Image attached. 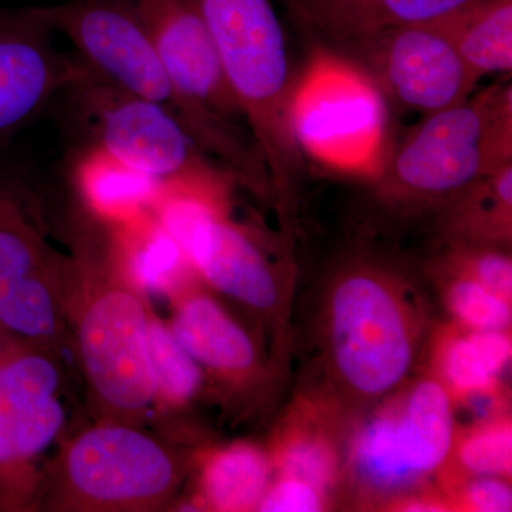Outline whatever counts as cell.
I'll return each mask as SVG.
<instances>
[{
  "label": "cell",
  "instance_id": "cell-15",
  "mask_svg": "<svg viewBox=\"0 0 512 512\" xmlns=\"http://www.w3.org/2000/svg\"><path fill=\"white\" fill-rule=\"evenodd\" d=\"M53 35L39 6L0 9V146L89 72L82 57L56 49Z\"/></svg>",
  "mask_w": 512,
  "mask_h": 512
},
{
  "label": "cell",
  "instance_id": "cell-31",
  "mask_svg": "<svg viewBox=\"0 0 512 512\" xmlns=\"http://www.w3.org/2000/svg\"><path fill=\"white\" fill-rule=\"evenodd\" d=\"M491 372L500 379L508 363L511 362L512 343L507 330H470L466 329Z\"/></svg>",
  "mask_w": 512,
  "mask_h": 512
},
{
  "label": "cell",
  "instance_id": "cell-5",
  "mask_svg": "<svg viewBox=\"0 0 512 512\" xmlns=\"http://www.w3.org/2000/svg\"><path fill=\"white\" fill-rule=\"evenodd\" d=\"M53 106L86 150L97 151L165 191L228 202L234 177L205 154L170 111L124 92L89 66Z\"/></svg>",
  "mask_w": 512,
  "mask_h": 512
},
{
  "label": "cell",
  "instance_id": "cell-16",
  "mask_svg": "<svg viewBox=\"0 0 512 512\" xmlns=\"http://www.w3.org/2000/svg\"><path fill=\"white\" fill-rule=\"evenodd\" d=\"M171 332L205 377L228 389L251 384L261 369L258 349L247 330L212 296L191 286L170 299Z\"/></svg>",
  "mask_w": 512,
  "mask_h": 512
},
{
  "label": "cell",
  "instance_id": "cell-11",
  "mask_svg": "<svg viewBox=\"0 0 512 512\" xmlns=\"http://www.w3.org/2000/svg\"><path fill=\"white\" fill-rule=\"evenodd\" d=\"M386 101L342 57L322 52L296 86L293 127L303 156L339 170L376 174L384 148Z\"/></svg>",
  "mask_w": 512,
  "mask_h": 512
},
{
  "label": "cell",
  "instance_id": "cell-17",
  "mask_svg": "<svg viewBox=\"0 0 512 512\" xmlns=\"http://www.w3.org/2000/svg\"><path fill=\"white\" fill-rule=\"evenodd\" d=\"M293 15L328 50L383 30L441 22L477 0H288Z\"/></svg>",
  "mask_w": 512,
  "mask_h": 512
},
{
  "label": "cell",
  "instance_id": "cell-10",
  "mask_svg": "<svg viewBox=\"0 0 512 512\" xmlns=\"http://www.w3.org/2000/svg\"><path fill=\"white\" fill-rule=\"evenodd\" d=\"M454 404L437 379L417 380L390 397L356 431L349 467L370 495H393L427 480L450 460Z\"/></svg>",
  "mask_w": 512,
  "mask_h": 512
},
{
  "label": "cell",
  "instance_id": "cell-24",
  "mask_svg": "<svg viewBox=\"0 0 512 512\" xmlns=\"http://www.w3.org/2000/svg\"><path fill=\"white\" fill-rule=\"evenodd\" d=\"M147 350L153 379L154 414L163 417L183 412L202 392L207 377L151 305L148 308Z\"/></svg>",
  "mask_w": 512,
  "mask_h": 512
},
{
  "label": "cell",
  "instance_id": "cell-9",
  "mask_svg": "<svg viewBox=\"0 0 512 512\" xmlns=\"http://www.w3.org/2000/svg\"><path fill=\"white\" fill-rule=\"evenodd\" d=\"M175 92L181 124L198 147L231 171L254 158V140L229 87L217 46L195 0H133Z\"/></svg>",
  "mask_w": 512,
  "mask_h": 512
},
{
  "label": "cell",
  "instance_id": "cell-2",
  "mask_svg": "<svg viewBox=\"0 0 512 512\" xmlns=\"http://www.w3.org/2000/svg\"><path fill=\"white\" fill-rule=\"evenodd\" d=\"M245 124L264 154L272 190L288 211L305 156L293 127V76L281 22L271 0H195Z\"/></svg>",
  "mask_w": 512,
  "mask_h": 512
},
{
  "label": "cell",
  "instance_id": "cell-20",
  "mask_svg": "<svg viewBox=\"0 0 512 512\" xmlns=\"http://www.w3.org/2000/svg\"><path fill=\"white\" fill-rule=\"evenodd\" d=\"M512 164L485 175L443 207L441 228L450 244H510Z\"/></svg>",
  "mask_w": 512,
  "mask_h": 512
},
{
  "label": "cell",
  "instance_id": "cell-6",
  "mask_svg": "<svg viewBox=\"0 0 512 512\" xmlns=\"http://www.w3.org/2000/svg\"><path fill=\"white\" fill-rule=\"evenodd\" d=\"M330 288L326 335L338 382L367 400L399 389L421 332L420 311L407 286L382 266L353 261Z\"/></svg>",
  "mask_w": 512,
  "mask_h": 512
},
{
  "label": "cell",
  "instance_id": "cell-23",
  "mask_svg": "<svg viewBox=\"0 0 512 512\" xmlns=\"http://www.w3.org/2000/svg\"><path fill=\"white\" fill-rule=\"evenodd\" d=\"M268 456L278 477L298 478L326 493L338 478L335 439L309 410H298L282 424Z\"/></svg>",
  "mask_w": 512,
  "mask_h": 512
},
{
  "label": "cell",
  "instance_id": "cell-3",
  "mask_svg": "<svg viewBox=\"0 0 512 512\" xmlns=\"http://www.w3.org/2000/svg\"><path fill=\"white\" fill-rule=\"evenodd\" d=\"M47 461L32 512H154L173 507L190 458L141 426L94 420Z\"/></svg>",
  "mask_w": 512,
  "mask_h": 512
},
{
  "label": "cell",
  "instance_id": "cell-13",
  "mask_svg": "<svg viewBox=\"0 0 512 512\" xmlns=\"http://www.w3.org/2000/svg\"><path fill=\"white\" fill-rule=\"evenodd\" d=\"M330 53L365 74L387 106L423 116L463 103L478 84L444 20L383 30Z\"/></svg>",
  "mask_w": 512,
  "mask_h": 512
},
{
  "label": "cell",
  "instance_id": "cell-19",
  "mask_svg": "<svg viewBox=\"0 0 512 512\" xmlns=\"http://www.w3.org/2000/svg\"><path fill=\"white\" fill-rule=\"evenodd\" d=\"M268 453L251 443L215 448L202 456L195 507L220 512L258 510L271 484Z\"/></svg>",
  "mask_w": 512,
  "mask_h": 512
},
{
  "label": "cell",
  "instance_id": "cell-25",
  "mask_svg": "<svg viewBox=\"0 0 512 512\" xmlns=\"http://www.w3.org/2000/svg\"><path fill=\"white\" fill-rule=\"evenodd\" d=\"M434 365L439 373L437 380L446 387L453 404L498 394V377L464 328L440 333L434 346Z\"/></svg>",
  "mask_w": 512,
  "mask_h": 512
},
{
  "label": "cell",
  "instance_id": "cell-1",
  "mask_svg": "<svg viewBox=\"0 0 512 512\" xmlns=\"http://www.w3.org/2000/svg\"><path fill=\"white\" fill-rule=\"evenodd\" d=\"M57 238L64 316L94 420L141 426L153 412L148 363L150 298L130 278L110 221L90 211L72 190L60 201Z\"/></svg>",
  "mask_w": 512,
  "mask_h": 512
},
{
  "label": "cell",
  "instance_id": "cell-30",
  "mask_svg": "<svg viewBox=\"0 0 512 512\" xmlns=\"http://www.w3.org/2000/svg\"><path fill=\"white\" fill-rule=\"evenodd\" d=\"M326 491L298 478L278 477L269 484L258 510L262 512H316L326 508Z\"/></svg>",
  "mask_w": 512,
  "mask_h": 512
},
{
  "label": "cell",
  "instance_id": "cell-26",
  "mask_svg": "<svg viewBox=\"0 0 512 512\" xmlns=\"http://www.w3.org/2000/svg\"><path fill=\"white\" fill-rule=\"evenodd\" d=\"M450 458L460 473L454 477H511L512 424L511 417H490L454 434Z\"/></svg>",
  "mask_w": 512,
  "mask_h": 512
},
{
  "label": "cell",
  "instance_id": "cell-27",
  "mask_svg": "<svg viewBox=\"0 0 512 512\" xmlns=\"http://www.w3.org/2000/svg\"><path fill=\"white\" fill-rule=\"evenodd\" d=\"M446 302L458 325L470 330H510L511 302L456 272L446 271Z\"/></svg>",
  "mask_w": 512,
  "mask_h": 512
},
{
  "label": "cell",
  "instance_id": "cell-18",
  "mask_svg": "<svg viewBox=\"0 0 512 512\" xmlns=\"http://www.w3.org/2000/svg\"><path fill=\"white\" fill-rule=\"evenodd\" d=\"M110 224L124 268L147 295L151 292L171 299L201 284L184 249L158 222L153 208Z\"/></svg>",
  "mask_w": 512,
  "mask_h": 512
},
{
  "label": "cell",
  "instance_id": "cell-7",
  "mask_svg": "<svg viewBox=\"0 0 512 512\" xmlns=\"http://www.w3.org/2000/svg\"><path fill=\"white\" fill-rule=\"evenodd\" d=\"M59 198L25 164L0 158V323L72 349L64 316L66 251L53 245Z\"/></svg>",
  "mask_w": 512,
  "mask_h": 512
},
{
  "label": "cell",
  "instance_id": "cell-8",
  "mask_svg": "<svg viewBox=\"0 0 512 512\" xmlns=\"http://www.w3.org/2000/svg\"><path fill=\"white\" fill-rule=\"evenodd\" d=\"M63 359L0 323V512H32L46 451L67 434Z\"/></svg>",
  "mask_w": 512,
  "mask_h": 512
},
{
  "label": "cell",
  "instance_id": "cell-4",
  "mask_svg": "<svg viewBox=\"0 0 512 512\" xmlns=\"http://www.w3.org/2000/svg\"><path fill=\"white\" fill-rule=\"evenodd\" d=\"M512 164V84L495 83L427 114L387 150L373 175L377 197L399 207H441Z\"/></svg>",
  "mask_w": 512,
  "mask_h": 512
},
{
  "label": "cell",
  "instance_id": "cell-29",
  "mask_svg": "<svg viewBox=\"0 0 512 512\" xmlns=\"http://www.w3.org/2000/svg\"><path fill=\"white\" fill-rule=\"evenodd\" d=\"M451 511L507 512L512 510V491L505 478L446 477Z\"/></svg>",
  "mask_w": 512,
  "mask_h": 512
},
{
  "label": "cell",
  "instance_id": "cell-28",
  "mask_svg": "<svg viewBox=\"0 0 512 512\" xmlns=\"http://www.w3.org/2000/svg\"><path fill=\"white\" fill-rule=\"evenodd\" d=\"M446 271L468 276L485 289L511 302V256L500 247L477 244H450L443 261Z\"/></svg>",
  "mask_w": 512,
  "mask_h": 512
},
{
  "label": "cell",
  "instance_id": "cell-14",
  "mask_svg": "<svg viewBox=\"0 0 512 512\" xmlns=\"http://www.w3.org/2000/svg\"><path fill=\"white\" fill-rule=\"evenodd\" d=\"M40 12L94 72L183 120L184 101L175 92L133 0H69L40 6Z\"/></svg>",
  "mask_w": 512,
  "mask_h": 512
},
{
  "label": "cell",
  "instance_id": "cell-22",
  "mask_svg": "<svg viewBox=\"0 0 512 512\" xmlns=\"http://www.w3.org/2000/svg\"><path fill=\"white\" fill-rule=\"evenodd\" d=\"M444 23L477 82L491 74H511L512 0H477Z\"/></svg>",
  "mask_w": 512,
  "mask_h": 512
},
{
  "label": "cell",
  "instance_id": "cell-21",
  "mask_svg": "<svg viewBox=\"0 0 512 512\" xmlns=\"http://www.w3.org/2000/svg\"><path fill=\"white\" fill-rule=\"evenodd\" d=\"M72 181L79 200L109 221H126L151 210L165 191L150 178L89 150L80 154Z\"/></svg>",
  "mask_w": 512,
  "mask_h": 512
},
{
  "label": "cell",
  "instance_id": "cell-12",
  "mask_svg": "<svg viewBox=\"0 0 512 512\" xmlns=\"http://www.w3.org/2000/svg\"><path fill=\"white\" fill-rule=\"evenodd\" d=\"M153 212L201 282L251 311L271 312L278 305L275 266L252 231L228 217V202L164 191Z\"/></svg>",
  "mask_w": 512,
  "mask_h": 512
}]
</instances>
